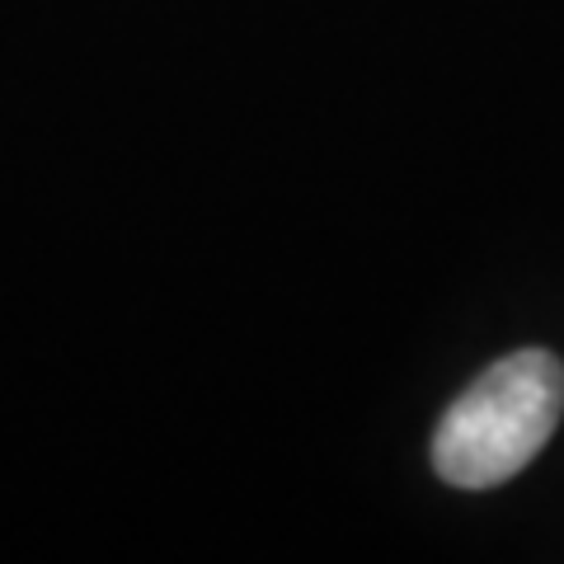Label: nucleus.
I'll list each match as a JSON object with an SVG mask.
<instances>
[{"label":"nucleus","mask_w":564,"mask_h":564,"mask_svg":"<svg viewBox=\"0 0 564 564\" xmlns=\"http://www.w3.org/2000/svg\"><path fill=\"white\" fill-rule=\"evenodd\" d=\"M560 414L564 362L545 348H518L452 400L433 433V470L456 489H494L527 470Z\"/></svg>","instance_id":"f257e3e1"}]
</instances>
